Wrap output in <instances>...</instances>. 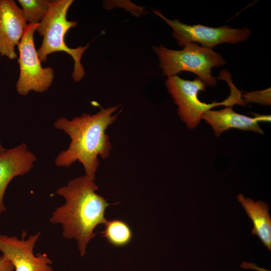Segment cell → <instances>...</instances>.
I'll return each instance as SVG.
<instances>
[{"label":"cell","mask_w":271,"mask_h":271,"mask_svg":"<svg viewBox=\"0 0 271 271\" xmlns=\"http://www.w3.org/2000/svg\"><path fill=\"white\" fill-rule=\"evenodd\" d=\"M270 115L256 114L250 117L235 112L231 106L218 110H208L202 116L204 119L212 127L216 137L230 128L253 131L263 133V130L258 124L259 121H270Z\"/></svg>","instance_id":"cell-11"},{"label":"cell","mask_w":271,"mask_h":271,"mask_svg":"<svg viewBox=\"0 0 271 271\" xmlns=\"http://www.w3.org/2000/svg\"><path fill=\"white\" fill-rule=\"evenodd\" d=\"M14 266L12 262L4 255L0 256V271H14Z\"/></svg>","instance_id":"cell-16"},{"label":"cell","mask_w":271,"mask_h":271,"mask_svg":"<svg viewBox=\"0 0 271 271\" xmlns=\"http://www.w3.org/2000/svg\"><path fill=\"white\" fill-rule=\"evenodd\" d=\"M165 84L178 106L180 119L190 129L196 128L202 119L204 113L214 107L221 105L231 107L234 104L246 105L241 97L232 93L221 102H201L198 97V93L205 91L206 85L198 77L193 80H187L177 75L170 76Z\"/></svg>","instance_id":"cell-5"},{"label":"cell","mask_w":271,"mask_h":271,"mask_svg":"<svg viewBox=\"0 0 271 271\" xmlns=\"http://www.w3.org/2000/svg\"><path fill=\"white\" fill-rule=\"evenodd\" d=\"M104 225V229L101 233L111 245L115 247H122L131 241L132 231L125 221L117 219H112L107 220Z\"/></svg>","instance_id":"cell-13"},{"label":"cell","mask_w":271,"mask_h":271,"mask_svg":"<svg viewBox=\"0 0 271 271\" xmlns=\"http://www.w3.org/2000/svg\"><path fill=\"white\" fill-rule=\"evenodd\" d=\"M6 150L7 149L3 147L0 141V154L4 153Z\"/></svg>","instance_id":"cell-17"},{"label":"cell","mask_w":271,"mask_h":271,"mask_svg":"<svg viewBox=\"0 0 271 271\" xmlns=\"http://www.w3.org/2000/svg\"><path fill=\"white\" fill-rule=\"evenodd\" d=\"M28 24L22 9L13 0H0V55L10 59L17 57L18 46Z\"/></svg>","instance_id":"cell-9"},{"label":"cell","mask_w":271,"mask_h":271,"mask_svg":"<svg viewBox=\"0 0 271 271\" xmlns=\"http://www.w3.org/2000/svg\"><path fill=\"white\" fill-rule=\"evenodd\" d=\"M244 102L255 103L263 105H270L271 104L270 88L262 90L246 92L241 94Z\"/></svg>","instance_id":"cell-15"},{"label":"cell","mask_w":271,"mask_h":271,"mask_svg":"<svg viewBox=\"0 0 271 271\" xmlns=\"http://www.w3.org/2000/svg\"><path fill=\"white\" fill-rule=\"evenodd\" d=\"M37 160L36 156L28 150L26 143L0 154V214L6 210L4 196L10 182L14 178L29 172Z\"/></svg>","instance_id":"cell-10"},{"label":"cell","mask_w":271,"mask_h":271,"mask_svg":"<svg viewBox=\"0 0 271 271\" xmlns=\"http://www.w3.org/2000/svg\"><path fill=\"white\" fill-rule=\"evenodd\" d=\"M248 217L252 220V235H256L264 245L271 250V218L269 214V205L261 201H254L245 198L242 194L236 196Z\"/></svg>","instance_id":"cell-12"},{"label":"cell","mask_w":271,"mask_h":271,"mask_svg":"<svg viewBox=\"0 0 271 271\" xmlns=\"http://www.w3.org/2000/svg\"><path fill=\"white\" fill-rule=\"evenodd\" d=\"M153 12L172 29V36L182 47L190 43H198L203 47L212 49L221 43L237 44L243 42L251 35L247 27L232 29L228 26L212 28L200 24L189 25L177 19L169 20L158 10H153Z\"/></svg>","instance_id":"cell-7"},{"label":"cell","mask_w":271,"mask_h":271,"mask_svg":"<svg viewBox=\"0 0 271 271\" xmlns=\"http://www.w3.org/2000/svg\"><path fill=\"white\" fill-rule=\"evenodd\" d=\"M39 24H28L18 45L20 75L16 89L18 93L22 95H27L31 91L38 93L47 91L54 78V71L51 67L42 66L36 49L34 35Z\"/></svg>","instance_id":"cell-6"},{"label":"cell","mask_w":271,"mask_h":271,"mask_svg":"<svg viewBox=\"0 0 271 271\" xmlns=\"http://www.w3.org/2000/svg\"><path fill=\"white\" fill-rule=\"evenodd\" d=\"M119 106L100 107L95 114L84 113L71 120L64 117L57 119L54 123L55 127L64 131L71 142L67 149L57 156L55 165L68 167L77 161L83 166L85 175L94 181L99 165L98 157L108 158L112 149L105 130L116 120L118 113L114 112Z\"/></svg>","instance_id":"cell-2"},{"label":"cell","mask_w":271,"mask_h":271,"mask_svg":"<svg viewBox=\"0 0 271 271\" xmlns=\"http://www.w3.org/2000/svg\"><path fill=\"white\" fill-rule=\"evenodd\" d=\"M98 189L94 181L86 175L69 181L56 191L65 203L55 210L49 219L53 224L62 225L64 237L77 240L82 256L88 243L96 235L95 227L107 221L105 212L110 204L95 192Z\"/></svg>","instance_id":"cell-1"},{"label":"cell","mask_w":271,"mask_h":271,"mask_svg":"<svg viewBox=\"0 0 271 271\" xmlns=\"http://www.w3.org/2000/svg\"><path fill=\"white\" fill-rule=\"evenodd\" d=\"M23 16L28 24L40 23L48 12L51 1L19 0Z\"/></svg>","instance_id":"cell-14"},{"label":"cell","mask_w":271,"mask_h":271,"mask_svg":"<svg viewBox=\"0 0 271 271\" xmlns=\"http://www.w3.org/2000/svg\"><path fill=\"white\" fill-rule=\"evenodd\" d=\"M41 233L38 232L25 239L27 234L23 231L22 238L0 234V251L10 260L15 271H54L49 264L52 260L45 253L34 255L33 249Z\"/></svg>","instance_id":"cell-8"},{"label":"cell","mask_w":271,"mask_h":271,"mask_svg":"<svg viewBox=\"0 0 271 271\" xmlns=\"http://www.w3.org/2000/svg\"><path fill=\"white\" fill-rule=\"evenodd\" d=\"M159 61L162 74L167 77L177 75L181 71L191 72L198 76L206 85L215 86L217 79L211 74L212 68L226 63L224 59L212 49L197 43L185 45L182 50H175L163 46H154Z\"/></svg>","instance_id":"cell-4"},{"label":"cell","mask_w":271,"mask_h":271,"mask_svg":"<svg viewBox=\"0 0 271 271\" xmlns=\"http://www.w3.org/2000/svg\"><path fill=\"white\" fill-rule=\"evenodd\" d=\"M73 2L72 0L51 1L48 12L36 29L43 37L42 45L37 52L41 62H44L47 61L48 56L53 52L62 51L70 55L74 60L72 78L75 81L78 82L85 74L81 58L89 44L70 48L65 43L64 37L67 32L77 25L76 21L67 19L68 10Z\"/></svg>","instance_id":"cell-3"}]
</instances>
